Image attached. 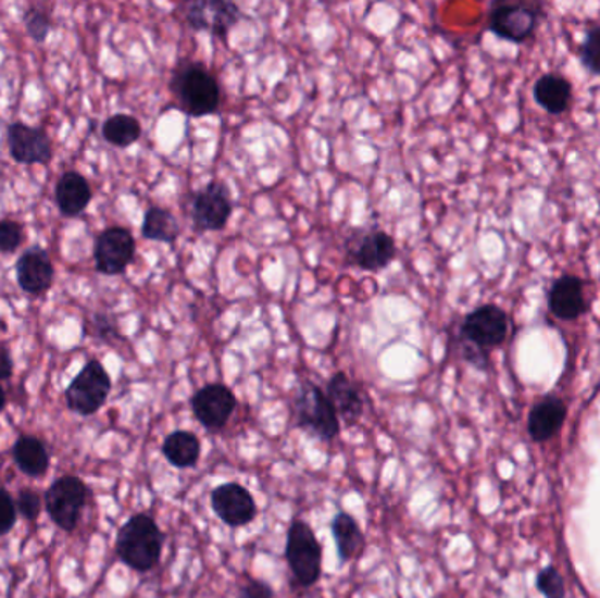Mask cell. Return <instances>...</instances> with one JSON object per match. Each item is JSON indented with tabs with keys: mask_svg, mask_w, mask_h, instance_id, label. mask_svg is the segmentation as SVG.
I'll return each mask as SVG.
<instances>
[{
	"mask_svg": "<svg viewBox=\"0 0 600 598\" xmlns=\"http://www.w3.org/2000/svg\"><path fill=\"white\" fill-rule=\"evenodd\" d=\"M171 91L183 113L204 119L218 113L222 88L214 74L197 60H182L173 71Z\"/></svg>",
	"mask_w": 600,
	"mask_h": 598,
	"instance_id": "6da1fadb",
	"label": "cell"
},
{
	"mask_svg": "<svg viewBox=\"0 0 600 598\" xmlns=\"http://www.w3.org/2000/svg\"><path fill=\"white\" fill-rule=\"evenodd\" d=\"M510 334V316L496 304L479 306L460 325V349L465 362L487 369L488 351L504 345Z\"/></svg>",
	"mask_w": 600,
	"mask_h": 598,
	"instance_id": "7a4b0ae2",
	"label": "cell"
},
{
	"mask_svg": "<svg viewBox=\"0 0 600 598\" xmlns=\"http://www.w3.org/2000/svg\"><path fill=\"white\" fill-rule=\"evenodd\" d=\"M164 534L153 518L136 514L120 528L116 553L125 565L137 572H150L159 565Z\"/></svg>",
	"mask_w": 600,
	"mask_h": 598,
	"instance_id": "3957f363",
	"label": "cell"
},
{
	"mask_svg": "<svg viewBox=\"0 0 600 598\" xmlns=\"http://www.w3.org/2000/svg\"><path fill=\"white\" fill-rule=\"evenodd\" d=\"M297 423L300 428L316 435L322 440L336 439L341 432V420L337 416L327 394L311 381H302L293 399Z\"/></svg>",
	"mask_w": 600,
	"mask_h": 598,
	"instance_id": "277c9868",
	"label": "cell"
},
{
	"mask_svg": "<svg viewBox=\"0 0 600 598\" xmlns=\"http://www.w3.org/2000/svg\"><path fill=\"white\" fill-rule=\"evenodd\" d=\"M285 557L291 574L302 588H311L318 583L322 576V544L316 539L313 528L302 520H296L288 528Z\"/></svg>",
	"mask_w": 600,
	"mask_h": 598,
	"instance_id": "5b68a950",
	"label": "cell"
},
{
	"mask_svg": "<svg viewBox=\"0 0 600 598\" xmlns=\"http://www.w3.org/2000/svg\"><path fill=\"white\" fill-rule=\"evenodd\" d=\"M110 391V374L99 360H90L65 390V402L74 413L91 416L104 406Z\"/></svg>",
	"mask_w": 600,
	"mask_h": 598,
	"instance_id": "8992f818",
	"label": "cell"
},
{
	"mask_svg": "<svg viewBox=\"0 0 600 598\" xmlns=\"http://www.w3.org/2000/svg\"><path fill=\"white\" fill-rule=\"evenodd\" d=\"M233 199L228 186L222 182L208 183L190 197L191 223L197 232H216L227 227L228 220L233 216Z\"/></svg>",
	"mask_w": 600,
	"mask_h": 598,
	"instance_id": "52a82bcc",
	"label": "cell"
},
{
	"mask_svg": "<svg viewBox=\"0 0 600 598\" xmlns=\"http://www.w3.org/2000/svg\"><path fill=\"white\" fill-rule=\"evenodd\" d=\"M396 257V240L390 234L378 228L353 232V236L346 240V260L362 271H383Z\"/></svg>",
	"mask_w": 600,
	"mask_h": 598,
	"instance_id": "ba28073f",
	"label": "cell"
},
{
	"mask_svg": "<svg viewBox=\"0 0 600 598\" xmlns=\"http://www.w3.org/2000/svg\"><path fill=\"white\" fill-rule=\"evenodd\" d=\"M542 5L537 2H499L491 5L488 28L505 41L523 42L533 37Z\"/></svg>",
	"mask_w": 600,
	"mask_h": 598,
	"instance_id": "9c48e42d",
	"label": "cell"
},
{
	"mask_svg": "<svg viewBox=\"0 0 600 598\" xmlns=\"http://www.w3.org/2000/svg\"><path fill=\"white\" fill-rule=\"evenodd\" d=\"M46 509L62 531H74L88 499V488L79 477L65 476L46 491Z\"/></svg>",
	"mask_w": 600,
	"mask_h": 598,
	"instance_id": "30bf717a",
	"label": "cell"
},
{
	"mask_svg": "<svg viewBox=\"0 0 600 598\" xmlns=\"http://www.w3.org/2000/svg\"><path fill=\"white\" fill-rule=\"evenodd\" d=\"M136 257V239L127 228H105L96 239V269L105 276H120Z\"/></svg>",
	"mask_w": 600,
	"mask_h": 598,
	"instance_id": "8fae6325",
	"label": "cell"
},
{
	"mask_svg": "<svg viewBox=\"0 0 600 598\" xmlns=\"http://www.w3.org/2000/svg\"><path fill=\"white\" fill-rule=\"evenodd\" d=\"M241 20V8L228 0H199L187 5L188 25L196 33H208L220 39H225Z\"/></svg>",
	"mask_w": 600,
	"mask_h": 598,
	"instance_id": "7c38bea8",
	"label": "cell"
},
{
	"mask_svg": "<svg viewBox=\"0 0 600 598\" xmlns=\"http://www.w3.org/2000/svg\"><path fill=\"white\" fill-rule=\"evenodd\" d=\"M236 408V395L222 383L202 386L191 397V411L196 414L197 422L210 432L222 431L233 418Z\"/></svg>",
	"mask_w": 600,
	"mask_h": 598,
	"instance_id": "4fadbf2b",
	"label": "cell"
},
{
	"mask_svg": "<svg viewBox=\"0 0 600 598\" xmlns=\"http://www.w3.org/2000/svg\"><path fill=\"white\" fill-rule=\"evenodd\" d=\"M8 145L11 157L23 165H46L53 159V145L42 127H30L22 122L11 123Z\"/></svg>",
	"mask_w": 600,
	"mask_h": 598,
	"instance_id": "5bb4252c",
	"label": "cell"
},
{
	"mask_svg": "<svg viewBox=\"0 0 600 598\" xmlns=\"http://www.w3.org/2000/svg\"><path fill=\"white\" fill-rule=\"evenodd\" d=\"M214 514L228 526H245L257 518L253 495L239 483H225L211 491Z\"/></svg>",
	"mask_w": 600,
	"mask_h": 598,
	"instance_id": "9a60e30c",
	"label": "cell"
},
{
	"mask_svg": "<svg viewBox=\"0 0 600 598\" xmlns=\"http://www.w3.org/2000/svg\"><path fill=\"white\" fill-rule=\"evenodd\" d=\"M548 308L550 313L562 322H574L587 313L585 283L582 277L571 274L559 277L548 291Z\"/></svg>",
	"mask_w": 600,
	"mask_h": 598,
	"instance_id": "2e32d148",
	"label": "cell"
},
{
	"mask_svg": "<svg viewBox=\"0 0 600 598\" xmlns=\"http://www.w3.org/2000/svg\"><path fill=\"white\" fill-rule=\"evenodd\" d=\"M55 277V269L50 254L41 246H34L16 262V279L20 288L28 295H41L50 290Z\"/></svg>",
	"mask_w": 600,
	"mask_h": 598,
	"instance_id": "e0dca14e",
	"label": "cell"
},
{
	"mask_svg": "<svg viewBox=\"0 0 600 598\" xmlns=\"http://www.w3.org/2000/svg\"><path fill=\"white\" fill-rule=\"evenodd\" d=\"M567 418V406L557 395H548L530 409L528 414V435L536 443H548L557 437Z\"/></svg>",
	"mask_w": 600,
	"mask_h": 598,
	"instance_id": "ac0fdd59",
	"label": "cell"
},
{
	"mask_svg": "<svg viewBox=\"0 0 600 598\" xmlns=\"http://www.w3.org/2000/svg\"><path fill=\"white\" fill-rule=\"evenodd\" d=\"M328 400L333 402L337 416L348 425L359 422L364 414V397L355 381L350 379L346 372H336L327 383Z\"/></svg>",
	"mask_w": 600,
	"mask_h": 598,
	"instance_id": "d6986e66",
	"label": "cell"
},
{
	"mask_svg": "<svg viewBox=\"0 0 600 598\" xmlns=\"http://www.w3.org/2000/svg\"><path fill=\"white\" fill-rule=\"evenodd\" d=\"M57 205L65 217H76L85 213L91 200V188L87 177L68 171L60 177L55 188Z\"/></svg>",
	"mask_w": 600,
	"mask_h": 598,
	"instance_id": "ffe728a7",
	"label": "cell"
},
{
	"mask_svg": "<svg viewBox=\"0 0 600 598\" xmlns=\"http://www.w3.org/2000/svg\"><path fill=\"white\" fill-rule=\"evenodd\" d=\"M333 535L336 540L337 555L342 563L359 560L365 551V535L355 518L348 512H339L333 520Z\"/></svg>",
	"mask_w": 600,
	"mask_h": 598,
	"instance_id": "44dd1931",
	"label": "cell"
},
{
	"mask_svg": "<svg viewBox=\"0 0 600 598\" xmlns=\"http://www.w3.org/2000/svg\"><path fill=\"white\" fill-rule=\"evenodd\" d=\"M534 99L548 113L562 114L571 105L573 87L565 77L559 76V74H545L534 85Z\"/></svg>",
	"mask_w": 600,
	"mask_h": 598,
	"instance_id": "7402d4cb",
	"label": "cell"
},
{
	"mask_svg": "<svg viewBox=\"0 0 600 598\" xmlns=\"http://www.w3.org/2000/svg\"><path fill=\"white\" fill-rule=\"evenodd\" d=\"M162 453L174 468H196L200 458V440L191 432L178 431L168 434L162 445Z\"/></svg>",
	"mask_w": 600,
	"mask_h": 598,
	"instance_id": "603a6c76",
	"label": "cell"
},
{
	"mask_svg": "<svg viewBox=\"0 0 600 598\" xmlns=\"http://www.w3.org/2000/svg\"><path fill=\"white\" fill-rule=\"evenodd\" d=\"M141 234L145 239L174 245V240L178 239L182 234V227L171 211L159 208V205H151L142 220Z\"/></svg>",
	"mask_w": 600,
	"mask_h": 598,
	"instance_id": "cb8c5ba5",
	"label": "cell"
},
{
	"mask_svg": "<svg viewBox=\"0 0 600 598\" xmlns=\"http://www.w3.org/2000/svg\"><path fill=\"white\" fill-rule=\"evenodd\" d=\"M13 458L20 471L27 476H42L50 465L48 451L36 437H20L13 448Z\"/></svg>",
	"mask_w": 600,
	"mask_h": 598,
	"instance_id": "d4e9b609",
	"label": "cell"
},
{
	"mask_svg": "<svg viewBox=\"0 0 600 598\" xmlns=\"http://www.w3.org/2000/svg\"><path fill=\"white\" fill-rule=\"evenodd\" d=\"M141 134V123L130 114H114L102 125V136L105 141L116 148H128V146L136 145Z\"/></svg>",
	"mask_w": 600,
	"mask_h": 598,
	"instance_id": "484cf974",
	"label": "cell"
},
{
	"mask_svg": "<svg viewBox=\"0 0 600 598\" xmlns=\"http://www.w3.org/2000/svg\"><path fill=\"white\" fill-rule=\"evenodd\" d=\"M579 60L587 71L600 76V25L588 28L585 41L579 48Z\"/></svg>",
	"mask_w": 600,
	"mask_h": 598,
	"instance_id": "4316f807",
	"label": "cell"
},
{
	"mask_svg": "<svg viewBox=\"0 0 600 598\" xmlns=\"http://www.w3.org/2000/svg\"><path fill=\"white\" fill-rule=\"evenodd\" d=\"M536 585L545 598H565L564 577L553 565L546 566L537 574Z\"/></svg>",
	"mask_w": 600,
	"mask_h": 598,
	"instance_id": "83f0119b",
	"label": "cell"
},
{
	"mask_svg": "<svg viewBox=\"0 0 600 598\" xmlns=\"http://www.w3.org/2000/svg\"><path fill=\"white\" fill-rule=\"evenodd\" d=\"M28 36L36 42H45L48 34L51 33V18L39 8H30L23 16Z\"/></svg>",
	"mask_w": 600,
	"mask_h": 598,
	"instance_id": "f1b7e54d",
	"label": "cell"
},
{
	"mask_svg": "<svg viewBox=\"0 0 600 598\" xmlns=\"http://www.w3.org/2000/svg\"><path fill=\"white\" fill-rule=\"evenodd\" d=\"M23 227L13 220L0 222V253H14L23 242Z\"/></svg>",
	"mask_w": 600,
	"mask_h": 598,
	"instance_id": "f546056e",
	"label": "cell"
},
{
	"mask_svg": "<svg viewBox=\"0 0 600 598\" xmlns=\"http://www.w3.org/2000/svg\"><path fill=\"white\" fill-rule=\"evenodd\" d=\"M16 523V506L5 489H0V535L8 534Z\"/></svg>",
	"mask_w": 600,
	"mask_h": 598,
	"instance_id": "4dcf8cb0",
	"label": "cell"
},
{
	"mask_svg": "<svg viewBox=\"0 0 600 598\" xmlns=\"http://www.w3.org/2000/svg\"><path fill=\"white\" fill-rule=\"evenodd\" d=\"M18 509L27 520H36L41 512V499L30 489H23L18 495Z\"/></svg>",
	"mask_w": 600,
	"mask_h": 598,
	"instance_id": "1f68e13d",
	"label": "cell"
},
{
	"mask_svg": "<svg viewBox=\"0 0 600 598\" xmlns=\"http://www.w3.org/2000/svg\"><path fill=\"white\" fill-rule=\"evenodd\" d=\"M237 598H274V591L264 581L248 580L239 586Z\"/></svg>",
	"mask_w": 600,
	"mask_h": 598,
	"instance_id": "d6a6232c",
	"label": "cell"
},
{
	"mask_svg": "<svg viewBox=\"0 0 600 598\" xmlns=\"http://www.w3.org/2000/svg\"><path fill=\"white\" fill-rule=\"evenodd\" d=\"M93 325H96V334L99 336V339L108 340V342L114 339H122L118 326L113 322V317L108 316V314L97 313L93 316Z\"/></svg>",
	"mask_w": 600,
	"mask_h": 598,
	"instance_id": "836d02e7",
	"label": "cell"
},
{
	"mask_svg": "<svg viewBox=\"0 0 600 598\" xmlns=\"http://www.w3.org/2000/svg\"><path fill=\"white\" fill-rule=\"evenodd\" d=\"M13 374V360L4 346L0 345V381L10 379Z\"/></svg>",
	"mask_w": 600,
	"mask_h": 598,
	"instance_id": "e575fe53",
	"label": "cell"
},
{
	"mask_svg": "<svg viewBox=\"0 0 600 598\" xmlns=\"http://www.w3.org/2000/svg\"><path fill=\"white\" fill-rule=\"evenodd\" d=\"M5 402H8V399H5V391L2 386H0V413H2V409L5 408Z\"/></svg>",
	"mask_w": 600,
	"mask_h": 598,
	"instance_id": "d590c367",
	"label": "cell"
}]
</instances>
